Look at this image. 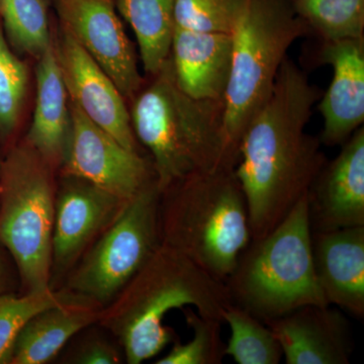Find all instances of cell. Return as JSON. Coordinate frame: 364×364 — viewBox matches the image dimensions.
Here are the masks:
<instances>
[{"instance_id": "cell-1", "label": "cell", "mask_w": 364, "mask_h": 364, "mask_svg": "<svg viewBox=\"0 0 364 364\" xmlns=\"http://www.w3.org/2000/svg\"><path fill=\"white\" fill-rule=\"evenodd\" d=\"M322 93L287 58L269 97L242 135L234 171L251 240L267 236L287 217L327 162L320 139L306 131Z\"/></svg>"}, {"instance_id": "cell-2", "label": "cell", "mask_w": 364, "mask_h": 364, "mask_svg": "<svg viewBox=\"0 0 364 364\" xmlns=\"http://www.w3.org/2000/svg\"><path fill=\"white\" fill-rule=\"evenodd\" d=\"M230 303L226 282L160 243L116 298L102 308L97 323L121 345L124 363L140 364L173 341V330L163 323L170 311L193 306L203 317L222 321Z\"/></svg>"}, {"instance_id": "cell-3", "label": "cell", "mask_w": 364, "mask_h": 364, "mask_svg": "<svg viewBox=\"0 0 364 364\" xmlns=\"http://www.w3.org/2000/svg\"><path fill=\"white\" fill-rule=\"evenodd\" d=\"M129 102L132 128L150 152L160 193L193 172L228 167L224 102L183 92L169 58L156 74L145 77Z\"/></svg>"}, {"instance_id": "cell-4", "label": "cell", "mask_w": 364, "mask_h": 364, "mask_svg": "<svg viewBox=\"0 0 364 364\" xmlns=\"http://www.w3.org/2000/svg\"><path fill=\"white\" fill-rule=\"evenodd\" d=\"M160 241L226 282L250 244L247 207L234 168L193 172L160 195Z\"/></svg>"}, {"instance_id": "cell-5", "label": "cell", "mask_w": 364, "mask_h": 364, "mask_svg": "<svg viewBox=\"0 0 364 364\" xmlns=\"http://www.w3.org/2000/svg\"><path fill=\"white\" fill-rule=\"evenodd\" d=\"M226 284L232 301L262 322L328 305L314 267L308 195L270 233L251 240Z\"/></svg>"}, {"instance_id": "cell-6", "label": "cell", "mask_w": 364, "mask_h": 364, "mask_svg": "<svg viewBox=\"0 0 364 364\" xmlns=\"http://www.w3.org/2000/svg\"><path fill=\"white\" fill-rule=\"evenodd\" d=\"M308 28L289 0H249L232 33L224 100L225 165L235 168L242 135L269 97L291 45Z\"/></svg>"}, {"instance_id": "cell-7", "label": "cell", "mask_w": 364, "mask_h": 364, "mask_svg": "<svg viewBox=\"0 0 364 364\" xmlns=\"http://www.w3.org/2000/svg\"><path fill=\"white\" fill-rule=\"evenodd\" d=\"M58 173L23 138L1 154L0 246L11 254L23 293L51 287Z\"/></svg>"}, {"instance_id": "cell-8", "label": "cell", "mask_w": 364, "mask_h": 364, "mask_svg": "<svg viewBox=\"0 0 364 364\" xmlns=\"http://www.w3.org/2000/svg\"><path fill=\"white\" fill-rule=\"evenodd\" d=\"M160 195L155 181L124 203L61 287L102 308L109 305L161 243Z\"/></svg>"}, {"instance_id": "cell-9", "label": "cell", "mask_w": 364, "mask_h": 364, "mask_svg": "<svg viewBox=\"0 0 364 364\" xmlns=\"http://www.w3.org/2000/svg\"><path fill=\"white\" fill-rule=\"evenodd\" d=\"M71 130L58 174L80 177L123 200L157 181L151 158L127 149L70 100Z\"/></svg>"}, {"instance_id": "cell-10", "label": "cell", "mask_w": 364, "mask_h": 364, "mask_svg": "<svg viewBox=\"0 0 364 364\" xmlns=\"http://www.w3.org/2000/svg\"><path fill=\"white\" fill-rule=\"evenodd\" d=\"M95 184L58 174L52 237L51 287L58 289L124 203Z\"/></svg>"}, {"instance_id": "cell-11", "label": "cell", "mask_w": 364, "mask_h": 364, "mask_svg": "<svg viewBox=\"0 0 364 364\" xmlns=\"http://www.w3.org/2000/svg\"><path fill=\"white\" fill-rule=\"evenodd\" d=\"M58 25L112 79L127 102L142 87L133 43L119 18L114 0H53Z\"/></svg>"}, {"instance_id": "cell-12", "label": "cell", "mask_w": 364, "mask_h": 364, "mask_svg": "<svg viewBox=\"0 0 364 364\" xmlns=\"http://www.w3.org/2000/svg\"><path fill=\"white\" fill-rule=\"evenodd\" d=\"M53 44L69 100L127 149L140 152L128 102L116 83L59 25L53 28Z\"/></svg>"}, {"instance_id": "cell-13", "label": "cell", "mask_w": 364, "mask_h": 364, "mask_svg": "<svg viewBox=\"0 0 364 364\" xmlns=\"http://www.w3.org/2000/svg\"><path fill=\"white\" fill-rule=\"evenodd\" d=\"M313 232L364 226V129L326 162L308 193Z\"/></svg>"}, {"instance_id": "cell-14", "label": "cell", "mask_w": 364, "mask_h": 364, "mask_svg": "<svg viewBox=\"0 0 364 364\" xmlns=\"http://www.w3.org/2000/svg\"><path fill=\"white\" fill-rule=\"evenodd\" d=\"M318 63L331 66L329 87L317 107L324 127L321 143L341 146L364 123V38L320 42Z\"/></svg>"}, {"instance_id": "cell-15", "label": "cell", "mask_w": 364, "mask_h": 364, "mask_svg": "<svg viewBox=\"0 0 364 364\" xmlns=\"http://www.w3.org/2000/svg\"><path fill=\"white\" fill-rule=\"evenodd\" d=\"M287 364H347L353 341L343 314L330 305H310L265 321Z\"/></svg>"}, {"instance_id": "cell-16", "label": "cell", "mask_w": 364, "mask_h": 364, "mask_svg": "<svg viewBox=\"0 0 364 364\" xmlns=\"http://www.w3.org/2000/svg\"><path fill=\"white\" fill-rule=\"evenodd\" d=\"M314 267L328 305L364 316V226L312 231Z\"/></svg>"}, {"instance_id": "cell-17", "label": "cell", "mask_w": 364, "mask_h": 364, "mask_svg": "<svg viewBox=\"0 0 364 364\" xmlns=\"http://www.w3.org/2000/svg\"><path fill=\"white\" fill-rule=\"evenodd\" d=\"M169 59L177 85L189 97L224 100L231 71V35L174 28Z\"/></svg>"}, {"instance_id": "cell-18", "label": "cell", "mask_w": 364, "mask_h": 364, "mask_svg": "<svg viewBox=\"0 0 364 364\" xmlns=\"http://www.w3.org/2000/svg\"><path fill=\"white\" fill-rule=\"evenodd\" d=\"M35 77L32 122L21 138L58 173L70 136L71 112L54 44L36 60Z\"/></svg>"}, {"instance_id": "cell-19", "label": "cell", "mask_w": 364, "mask_h": 364, "mask_svg": "<svg viewBox=\"0 0 364 364\" xmlns=\"http://www.w3.org/2000/svg\"><path fill=\"white\" fill-rule=\"evenodd\" d=\"M102 306L74 294L30 318L14 344L11 364L51 363L75 335L97 323Z\"/></svg>"}, {"instance_id": "cell-20", "label": "cell", "mask_w": 364, "mask_h": 364, "mask_svg": "<svg viewBox=\"0 0 364 364\" xmlns=\"http://www.w3.org/2000/svg\"><path fill=\"white\" fill-rule=\"evenodd\" d=\"M176 0H114L117 13L130 25L138 43L146 77L169 58Z\"/></svg>"}, {"instance_id": "cell-21", "label": "cell", "mask_w": 364, "mask_h": 364, "mask_svg": "<svg viewBox=\"0 0 364 364\" xmlns=\"http://www.w3.org/2000/svg\"><path fill=\"white\" fill-rule=\"evenodd\" d=\"M30 64L11 49L0 21V153L21 136L32 83Z\"/></svg>"}, {"instance_id": "cell-22", "label": "cell", "mask_w": 364, "mask_h": 364, "mask_svg": "<svg viewBox=\"0 0 364 364\" xmlns=\"http://www.w3.org/2000/svg\"><path fill=\"white\" fill-rule=\"evenodd\" d=\"M0 21L11 49L37 60L53 45L48 0H0Z\"/></svg>"}, {"instance_id": "cell-23", "label": "cell", "mask_w": 364, "mask_h": 364, "mask_svg": "<svg viewBox=\"0 0 364 364\" xmlns=\"http://www.w3.org/2000/svg\"><path fill=\"white\" fill-rule=\"evenodd\" d=\"M223 322L230 328L225 355L238 364H279L282 347L270 328L245 309L230 303L222 314Z\"/></svg>"}, {"instance_id": "cell-24", "label": "cell", "mask_w": 364, "mask_h": 364, "mask_svg": "<svg viewBox=\"0 0 364 364\" xmlns=\"http://www.w3.org/2000/svg\"><path fill=\"white\" fill-rule=\"evenodd\" d=\"M320 42L364 38V0H289Z\"/></svg>"}, {"instance_id": "cell-25", "label": "cell", "mask_w": 364, "mask_h": 364, "mask_svg": "<svg viewBox=\"0 0 364 364\" xmlns=\"http://www.w3.org/2000/svg\"><path fill=\"white\" fill-rule=\"evenodd\" d=\"M64 287L42 293L0 294V364H11L14 344L23 328L36 314L73 296Z\"/></svg>"}, {"instance_id": "cell-26", "label": "cell", "mask_w": 364, "mask_h": 364, "mask_svg": "<svg viewBox=\"0 0 364 364\" xmlns=\"http://www.w3.org/2000/svg\"><path fill=\"white\" fill-rule=\"evenodd\" d=\"M249 0H176L174 28L232 35Z\"/></svg>"}, {"instance_id": "cell-27", "label": "cell", "mask_w": 364, "mask_h": 364, "mask_svg": "<svg viewBox=\"0 0 364 364\" xmlns=\"http://www.w3.org/2000/svg\"><path fill=\"white\" fill-rule=\"evenodd\" d=\"M186 322L193 329V338L176 343L156 364H220L225 356L221 338L222 321L203 317L195 310L186 312Z\"/></svg>"}, {"instance_id": "cell-28", "label": "cell", "mask_w": 364, "mask_h": 364, "mask_svg": "<svg viewBox=\"0 0 364 364\" xmlns=\"http://www.w3.org/2000/svg\"><path fill=\"white\" fill-rule=\"evenodd\" d=\"M63 363L119 364L124 363L117 340L98 323L88 326L71 339Z\"/></svg>"}, {"instance_id": "cell-29", "label": "cell", "mask_w": 364, "mask_h": 364, "mask_svg": "<svg viewBox=\"0 0 364 364\" xmlns=\"http://www.w3.org/2000/svg\"><path fill=\"white\" fill-rule=\"evenodd\" d=\"M11 277L9 264L0 250V294L11 293Z\"/></svg>"}, {"instance_id": "cell-30", "label": "cell", "mask_w": 364, "mask_h": 364, "mask_svg": "<svg viewBox=\"0 0 364 364\" xmlns=\"http://www.w3.org/2000/svg\"><path fill=\"white\" fill-rule=\"evenodd\" d=\"M0 162H1V155H0Z\"/></svg>"}]
</instances>
